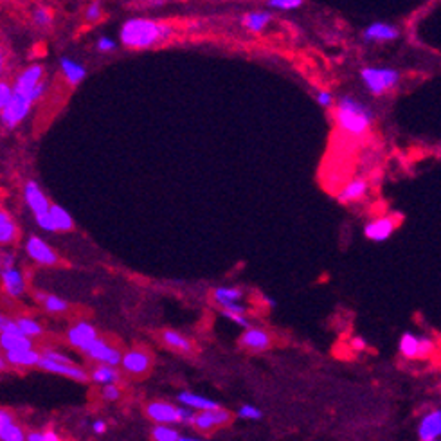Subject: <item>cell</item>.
<instances>
[{"label":"cell","instance_id":"6da1fadb","mask_svg":"<svg viewBox=\"0 0 441 441\" xmlns=\"http://www.w3.org/2000/svg\"><path fill=\"white\" fill-rule=\"evenodd\" d=\"M121 43L128 49H148L173 37L170 23L152 19H130L121 28Z\"/></svg>","mask_w":441,"mask_h":441},{"label":"cell","instance_id":"7a4b0ae2","mask_svg":"<svg viewBox=\"0 0 441 441\" xmlns=\"http://www.w3.org/2000/svg\"><path fill=\"white\" fill-rule=\"evenodd\" d=\"M333 117H335L339 128L348 135H353V137H360V135L366 134L373 119H375L369 106H366L351 96L340 97L335 112H333Z\"/></svg>","mask_w":441,"mask_h":441},{"label":"cell","instance_id":"3957f363","mask_svg":"<svg viewBox=\"0 0 441 441\" xmlns=\"http://www.w3.org/2000/svg\"><path fill=\"white\" fill-rule=\"evenodd\" d=\"M362 76L364 85L368 87L369 92L373 96H382L387 90L396 87V83L400 79V74L393 69H375V67H368L360 72Z\"/></svg>","mask_w":441,"mask_h":441},{"label":"cell","instance_id":"277c9868","mask_svg":"<svg viewBox=\"0 0 441 441\" xmlns=\"http://www.w3.org/2000/svg\"><path fill=\"white\" fill-rule=\"evenodd\" d=\"M32 105H35V101H32L31 94H29V96H23V94L13 92L11 101L8 103V106H6L4 110L0 112V123L4 124L8 130L17 128V126L28 117Z\"/></svg>","mask_w":441,"mask_h":441},{"label":"cell","instance_id":"5b68a950","mask_svg":"<svg viewBox=\"0 0 441 441\" xmlns=\"http://www.w3.org/2000/svg\"><path fill=\"white\" fill-rule=\"evenodd\" d=\"M83 353L87 355L88 359L96 360V362L99 364H105V366H112V368L119 366L121 357H123L119 349L110 346L108 342L99 339V337H97L96 340H92L87 348L83 349Z\"/></svg>","mask_w":441,"mask_h":441},{"label":"cell","instance_id":"8992f818","mask_svg":"<svg viewBox=\"0 0 441 441\" xmlns=\"http://www.w3.org/2000/svg\"><path fill=\"white\" fill-rule=\"evenodd\" d=\"M231 413L226 409H215V411H204V413L195 414V422L193 425L198 429V431L209 432L216 427H224L227 423L231 422Z\"/></svg>","mask_w":441,"mask_h":441},{"label":"cell","instance_id":"52a82bcc","mask_svg":"<svg viewBox=\"0 0 441 441\" xmlns=\"http://www.w3.org/2000/svg\"><path fill=\"white\" fill-rule=\"evenodd\" d=\"M121 366L130 375H144L152 366V357L143 349H130L121 357Z\"/></svg>","mask_w":441,"mask_h":441},{"label":"cell","instance_id":"ba28073f","mask_svg":"<svg viewBox=\"0 0 441 441\" xmlns=\"http://www.w3.org/2000/svg\"><path fill=\"white\" fill-rule=\"evenodd\" d=\"M38 368H41L43 371L49 373H56V375H61V377H69L72 380L78 382H87L88 375L85 369H81L76 364H60V362H52L49 359H43L40 355V362H38Z\"/></svg>","mask_w":441,"mask_h":441},{"label":"cell","instance_id":"9c48e42d","mask_svg":"<svg viewBox=\"0 0 441 441\" xmlns=\"http://www.w3.org/2000/svg\"><path fill=\"white\" fill-rule=\"evenodd\" d=\"M26 251H28L29 256L37 263H40V265H56V263H58V254H56L43 239L38 238V236H31V238L28 239Z\"/></svg>","mask_w":441,"mask_h":441},{"label":"cell","instance_id":"30bf717a","mask_svg":"<svg viewBox=\"0 0 441 441\" xmlns=\"http://www.w3.org/2000/svg\"><path fill=\"white\" fill-rule=\"evenodd\" d=\"M146 414L157 425H173L179 423V407L168 402H152L146 407Z\"/></svg>","mask_w":441,"mask_h":441},{"label":"cell","instance_id":"8fae6325","mask_svg":"<svg viewBox=\"0 0 441 441\" xmlns=\"http://www.w3.org/2000/svg\"><path fill=\"white\" fill-rule=\"evenodd\" d=\"M40 81H43V67L41 65H31L23 72H20V76L13 85V92L29 96L32 88L37 87Z\"/></svg>","mask_w":441,"mask_h":441},{"label":"cell","instance_id":"7c38bea8","mask_svg":"<svg viewBox=\"0 0 441 441\" xmlns=\"http://www.w3.org/2000/svg\"><path fill=\"white\" fill-rule=\"evenodd\" d=\"M396 229V220L393 216H382L377 220L369 222L368 226L364 227V235L366 238L373 239V242H384L393 235V231Z\"/></svg>","mask_w":441,"mask_h":441},{"label":"cell","instance_id":"4fadbf2b","mask_svg":"<svg viewBox=\"0 0 441 441\" xmlns=\"http://www.w3.org/2000/svg\"><path fill=\"white\" fill-rule=\"evenodd\" d=\"M23 197H26V202L31 207V211L35 213V216L49 213L51 204H49L47 197L43 195V191H41L40 186H38L35 180H29L28 184H26V188H23Z\"/></svg>","mask_w":441,"mask_h":441},{"label":"cell","instance_id":"5bb4252c","mask_svg":"<svg viewBox=\"0 0 441 441\" xmlns=\"http://www.w3.org/2000/svg\"><path fill=\"white\" fill-rule=\"evenodd\" d=\"M67 339H69L70 346L78 349H85L92 340L97 339V331L92 324L88 322H78L76 326H72L67 333Z\"/></svg>","mask_w":441,"mask_h":441},{"label":"cell","instance_id":"9a60e30c","mask_svg":"<svg viewBox=\"0 0 441 441\" xmlns=\"http://www.w3.org/2000/svg\"><path fill=\"white\" fill-rule=\"evenodd\" d=\"M0 441H26L23 429L6 409H0Z\"/></svg>","mask_w":441,"mask_h":441},{"label":"cell","instance_id":"2e32d148","mask_svg":"<svg viewBox=\"0 0 441 441\" xmlns=\"http://www.w3.org/2000/svg\"><path fill=\"white\" fill-rule=\"evenodd\" d=\"M0 280H2V286L11 297H20L26 292V281H23L22 272L17 267L13 268H2L0 272Z\"/></svg>","mask_w":441,"mask_h":441},{"label":"cell","instance_id":"e0dca14e","mask_svg":"<svg viewBox=\"0 0 441 441\" xmlns=\"http://www.w3.org/2000/svg\"><path fill=\"white\" fill-rule=\"evenodd\" d=\"M441 434V413L432 411L425 414L418 425V436L422 441H436Z\"/></svg>","mask_w":441,"mask_h":441},{"label":"cell","instance_id":"ac0fdd59","mask_svg":"<svg viewBox=\"0 0 441 441\" xmlns=\"http://www.w3.org/2000/svg\"><path fill=\"white\" fill-rule=\"evenodd\" d=\"M271 335L267 331L257 330V328H247L244 335L239 337V344L247 349H254V351H263V349L271 348Z\"/></svg>","mask_w":441,"mask_h":441},{"label":"cell","instance_id":"d6986e66","mask_svg":"<svg viewBox=\"0 0 441 441\" xmlns=\"http://www.w3.org/2000/svg\"><path fill=\"white\" fill-rule=\"evenodd\" d=\"M366 193H368V182L364 179H355L340 189L339 195H337V200L340 204L357 202V200L366 197Z\"/></svg>","mask_w":441,"mask_h":441},{"label":"cell","instance_id":"ffe728a7","mask_svg":"<svg viewBox=\"0 0 441 441\" xmlns=\"http://www.w3.org/2000/svg\"><path fill=\"white\" fill-rule=\"evenodd\" d=\"M179 402L182 405H184V407H188V409L200 411V413H204V411L220 409V405L216 404V402L209 400V398H206V396H202V395H195V393H189V391H184V393H180Z\"/></svg>","mask_w":441,"mask_h":441},{"label":"cell","instance_id":"44dd1931","mask_svg":"<svg viewBox=\"0 0 441 441\" xmlns=\"http://www.w3.org/2000/svg\"><path fill=\"white\" fill-rule=\"evenodd\" d=\"M364 38L368 41H389L398 38V29L389 26V23H371L366 31H364Z\"/></svg>","mask_w":441,"mask_h":441},{"label":"cell","instance_id":"7402d4cb","mask_svg":"<svg viewBox=\"0 0 441 441\" xmlns=\"http://www.w3.org/2000/svg\"><path fill=\"white\" fill-rule=\"evenodd\" d=\"M6 362H10L11 366H19V368H32L40 362V353L35 349L11 351V353H6Z\"/></svg>","mask_w":441,"mask_h":441},{"label":"cell","instance_id":"603a6c76","mask_svg":"<svg viewBox=\"0 0 441 441\" xmlns=\"http://www.w3.org/2000/svg\"><path fill=\"white\" fill-rule=\"evenodd\" d=\"M60 67L65 79H67L70 85H78V83H81L83 79H85V76H87V69H85L81 63H78V61L70 60V58H61Z\"/></svg>","mask_w":441,"mask_h":441},{"label":"cell","instance_id":"cb8c5ba5","mask_svg":"<svg viewBox=\"0 0 441 441\" xmlns=\"http://www.w3.org/2000/svg\"><path fill=\"white\" fill-rule=\"evenodd\" d=\"M0 348L4 349L6 353H11V351H26V349H32V340L23 335L0 333Z\"/></svg>","mask_w":441,"mask_h":441},{"label":"cell","instance_id":"d4e9b609","mask_svg":"<svg viewBox=\"0 0 441 441\" xmlns=\"http://www.w3.org/2000/svg\"><path fill=\"white\" fill-rule=\"evenodd\" d=\"M90 378H92L96 384H101V386H115V384L119 382L121 375L119 371H117L115 368H112V366H105V364H101V366H97V368L94 369Z\"/></svg>","mask_w":441,"mask_h":441},{"label":"cell","instance_id":"484cf974","mask_svg":"<svg viewBox=\"0 0 441 441\" xmlns=\"http://www.w3.org/2000/svg\"><path fill=\"white\" fill-rule=\"evenodd\" d=\"M271 20H272V14L267 13V11H253V13L245 14L242 23H244L248 31L259 32L267 28Z\"/></svg>","mask_w":441,"mask_h":441},{"label":"cell","instance_id":"4316f807","mask_svg":"<svg viewBox=\"0 0 441 441\" xmlns=\"http://www.w3.org/2000/svg\"><path fill=\"white\" fill-rule=\"evenodd\" d=\"M49 215H51L52 224H55V229L56 231H63V233H67V231H72L74 229L72 216H70L69 213L65 211L63 207L51 206V207H49Z\"/></svg>","mask_w":441,"mask_h":441},{"label":"cell","instance_id":"83f0119b","mask_svg":"<svg viewBox=\"0 0 441 441\" xmlns=\"http://www.w3.org/2000/svg\"><path fill=\"white\" fill-rule=\"evenodd\" d=\"M215 301L220 304L222 308H226L231 303H238L239 299L244 297V292L239 288H233V286H220L215 290Z\"/></svg>","mask_w":441,"mask_h":441},{"label":"cell","instance_id":"f1b7e54d","mask_svg":"<svg viewBox=\"0 0 441 441\" xmlns=\"http://www.w3.org/2000/svg\"><path fill=\"white\" fill-rule=\"evenodd\" d=\"M162 340H164L166 344L170 346V348L184 351V353H189V351L193 349V344H191V342L182 335V333H179V331L166 330L164 333H162Z\"/></svg>","mask_w":441,"mask_h":441},{"label":"cell","instance_id":"f546056e","mask_svg":"<svg viewBox=\"0 0 441 441\" xmlns=\"http://www.w3.org/2000/svg\"><path fill=\"white\" fill-rule=\"evenodd\" d=\"M37 299L40 301V303H43V308H46L47 312L60 313V312H65V310H69L67 301H63V299L58 297V295H49V294H41V292H38Z\"/></svg>","mask_w":441,"mask_h":441},{"label":"cell","instance_id":"4dcf8cb0","mask_svg":"<svg viewBox=\"0 0 441 441\" xmlns=\"http://www.w3.org/2000/svg\"><path fill=\"white\" fill-rule=\"evenodd\" d=\"M14 322H17L20 333H22L23 337H28V339H31V337H38L43 333V328L40 326V322H37L31 317H20Z\"/></svg>","mask_w":441,"mask_h":441},{"label":"cell","instance_id":"1f68e13d","mask_svg":"<svg viewBox=\"0 0 441 441\" xmlns=\"http://www.w3.org/2000/svg\"><path fill=\"white\" fill-rule=\"evenodd\" d=\"M400 351L405 359H418V337L404 333L400 339Z\"/></svg>","mask_w":441,"mask_h":441},{"label":"cell","instance_id":"d6a6232c","mask_svg":"<svg viewBox=\"0 0 441 441\" xmlns=\"http://www.w3.org/2000/svg\"><path fill=\"white\" fill-rule=\"evenodd\" d=\"M153 441H179L180 434L170 425H157L152 431Z\"/></svg>","mask_w":441,"mask_h":441},{"label":"cell","instance_id":"836d02e7","mask_svg":"<svg viewBox=\"0 0 441 441\" xmlns=\"http://www.w3.org/2000/svg\"><path fill=\"white\" fill-rule=\"evenodd\" d=\"M17 238V226L13 220H8L0 226V244H11Z\"/></svg>","mask_w":441,"mask_h":441},{"label":"cell","instance_id":"e575fe53","mask_svg":"<svg viewBox=\"0 0 441 441\" xmlns=\"http://www.w3.org/2000/svg\"><path fill=\"white\" fill-rule=\"evenodd\" d=\"M26 441H61L60 434L55 431H32L29 434H26Z\"/></svg>","mask_w":441,"mask_h":441},{"label":"cell","instance_id":"d590c367","mask_svg":"<svg viewBox=\"0 0 441 441\" xmlns=\"http://www.w3.org/2000/svg\"><path fill=\"white\" fill-rule=\"evenodd\" d=\"M434 340L431 337H418V359H427L434 353Z\"/></svg>","mask_w":441,"mask_h":441},{"label":"cell","instance_id":"8d00e7d4","mask_svg":"<svg viewBox=\"0 0 441 441\" xmlns=\"http://www.w3.org/2000/svg\"><path fill=\"white\" fill-rule=\"evenodd\" d=\"M238 416L244 420H259L263 416L262 411L254 407V405H242L238 411Z\"/></svg>","mask_w":441,"mask_h":441},{"label":"cell","instance_id":"74e56055","mask_svg":"<svg viewBox=\"0 0 441 441\" xmlns=\"http://www.w3.org/2000/svg\"><path fill=\"white\" fill-rule=\"evenodd\" d=\"M11 96H13V87L6 81H0V112L11 101Z\"/></svg>","mask_w":441,"mask_h":441},{"label":"cell","instance_id":"f35d334b","mask_svg":"<svg viewBox=\"0 0 441 441\" xmlns=\"http://www.w3.org/2000/svg\"><path fill=\"white\" fill-rule=\"evenodd\" d=\"M32 19H35V22H37L38 26H49L52 20V13L47 10V8H37L35 14H32Z\"/></svg>","mask_w":441,"mask_h":441},{"label":"cell","instance_id":"ab89813d","mask_svg":"<svg viewBox=\"0 0 441 441\" xmlns=\"http://www.w3.org/2000/svg\"><path fill=\"white\" fill-rule=\"evenodd\" d=\"M268 6L277 8V10H297L303 6V2L301 0H271Z\"/></svg>","mask_w":441,"mask_h":441},{"label":"cell","instance_id":"60d3db41","mask_svg":"<svg viewBox=\"0 0 441 441\" xmlns=\"http://www.w3.org/2000/svg\"><path fill=\"white\" fill-rule=\"evenodd\" d=\"M41 357H43V359L52 360V362H60V364H74L72 360H70L69 357H67V355L58 353V351H55V349H46V351H43V355H41Z\"/></svg>","mask_w":441,"mask_h":441},{"label":"cell","instance_id":"b9f144b4","mask_svg":"<svg viewBox=\"0 0 441 441\" xmlns=\"http://www.w3.org/2000/svg\"><path fill=\"white\" fill-rule=\"evenodd\" d=\"M101 396L106 402H117L121 398V389L117 386H103Z\"/></svg>","mask_w":441,"mask_h":441},{"label":"cell","instance_id":"7bdbcfd3","mask_svg":"<svg viewBox=\"0 0 441 441\" xmlns=\"http://www.w3.org/2000/svg\"><path fill=\"white\" fill-rule=\"evenodd\" d=\"M35 218H37L38 227H41V229L47 231V233H56L55 224H52V218L49 213H46V215H40V216H35Z\"/></svg>","mask_w":441,"mask_h":441},{"label":"cell","instance_id":"ee69618b","mask_svg":"<svg viewBox=\"0 0 441 441\" xmlns=\"http://www.w3.org/2000/svg\"><path fill=\"white\" fill-rule=\"evenodd\" d=\"M101 6L97 4V2H94V4H90L87 8V11H85V17H87L88 22H96V20L101 19Z\"/></svg>","mask_w":441,"mask_h":441},{"label":"cell","instance_id":"f6af8a7d","mask_svg":"<svg viewBox=\"0 0 441 441\" xmlns=\"http://www.w3.org/2000/svg\"><path fill=\"white\" fill-rule=\"evenodd\" d=\"M115 49H117V43H115L112 38L101 37L99 40H97V51L110 52V51H115Z\"/></svg>","mask_w":441,"mask_h":441},{"label":"cell","instance_id":"bcb514c9","mask_svg":"<svg viewBox=\"0 0 441 441\" xmlns=\"http://www.w3.org/2000/svg\"><path fill=\"white\" fill-rule=\"evenodd\" d=\"M195 422V413L188 407H179V423H184V425H193Z\"/></svg>","mask_w":441,"mask_h":441},{"label":"cell","instance_id":"7dc6e473","mask_svg":"<svg viewBox=\"0 0 441 441\" xmlns=\"http://www.w3.org/2000/svg\"><path fill=\"white\" fill-rule=\"evenodd\" d=\"M222 315H224V317H227V319H231V321L236 322V324H239V326L251 328V326H248V321L245 319V315H238V313L227 312V310H222Z\"/></svg>","mask_w":441,"mask_h":441},{"label":"cell","instance_id":"c3c4849f","mask_svg":"<svg viewBox=\"0 0 441 441\" xmlns=\"http://www.w3.org/2000/svg\"><path fill=\"white\" fill-rule=\"evenodd\" d=\"M317 103L322 106H331L333 105V96H331V92H328V90H321V92L317 94Z\"/></svg>","mask_w":441,"mask_h":441},{"label":"cell","instance_id":"681fc988","mask_svg":"<svg viewBox=\"0 0 441 441\" xmlns=\"http://www.w3.org/2000/svg\"><path fill=\"white\" fill-rule=\"evenodd\" d=\"M14 267V256L10 253L2 254V263H0V268H13Z\"/></svg>","mask_w":441,"mask_h":441},{"label":"cell","instance_id":"f907efd6","mask_svg":"<svg viewBox=\"0 0 441 441\" xmlns=\"http://www.w3.org/2000/svg\"><path fill=\"white\" fill-rule=\"evenodd\" d=\"M224 310H227V312H233V313H238V315H244L245 313V306L244 304H239V303H231L227 304Z\"/></svg>","mask_w":441,"mask_h":441},{"label":"cell","instance_id":"816d5d0a","mask_svg":"<svg viewBox=\"0 0 441 441\" xmlns=\"http://www.w3.org/2000/svg\"><path fill=\"white\" fill-rule=\"evenodd\" d=\"M366 346H368V342H366L362 337H353V339H351V348L357 349V351H362V349H366Z\"/></svg>","mask_w":441,"mask_h":441},{"label":"cell","instance_id":"f5cc1de1","mask_svg":"<svg viewBox=\"0 0 441 441\" xmlns=\"http://www.w3.org/2000/svg\"><path fill=\"white\" fill-rule=\"evenodd\" d=\"M92 431L96 432V434H103V432H106V423L103 422V420H96V422L92 423Z\"/></svg>","mask_w":441,"mask_h":441},{"label":"cell","instance_id":"db71d44e","mask_svg":"<svg viewBox=\"0 0 441 441\" xmlns=\"http://www.w3.org/2000/svg\"><path fill=\"white\" fill-rule=\"evenodd\" d=\"M4 67H6V56H4V51L0 49V76H2V72H4Z\"/></svg>","mask_w":441,"mask_h":441},{"label":"cell","instance_id":"11a10c76","mask_svg":"<svg viewBox=\"0 0 441 441\" xmlns=\"http://www.w3.org/2000/svg\"><path fill=\"white\" fill-rule=\"evenodd\" d=\"M8 220H11L10 215H8V213L2 211V209H0V226H2V224H6V222H8Z\"/></svg>","mask_w":441,"mask_h":441},{"label":"cell","instance_id":"9f6ffc18","mask_svg":"<svg viewBox=\"0 0 441 441\" xmlns=\"http://www.w3.org/2000/svg\"><path fill=\"white\" fill-rule=\"evenodd\" d=\"M6 322H8V317H4V315L0 313V331H2V328L6 326Z\"/></svg>","mask_w":441,"mask_h":441},{"label":"cell","instance_id":"6f0895ef","mask_svg":"<svg viewBox=\"0 0 441 441\" xmlns=\"http://www.w3.org/2000/svg\"><path fill=\"white\" fill-rule=\"evenodd\" d=\"M265 303H267L271 308L276 306V301H274V299H271V297H265Z\"/></svg>","mask_w":441,"mask_h":441},{"label":"cell","instance_id":"680465c9","mask_svg":"<svg viewBox=\"0 0 441 441\" xmlns=\"http://www.w3.org/2000/svg\"><path fill=\"white\" fill-rule=\"evenodd\" d=\"M179 441H202V440H197V438H186V436H180Z\"/></svg>","mask_w":441,"mask_h":441},{"label":"cell","instance_id":"91938a15","mask_svg":"<svg viewBox=\"0 0 441 441\" xmlns=\"http://www.w3.org/2000/svg\"><path fill=\"white\" fill-rule=\"evenodd\" d=\"M2 369H6V359L0 357V371H2Z\"/></svg>","mask_w":441,"mask_h":441},{"label":"cell","instance_id":"94428289","mask_svg":"<svg viewBox=\"0 0 441 441\" xmlns=\"http://www.w3.org/2000/svg\"><path fill=\"white\" fill-rule=\"evenodd\" d=\"M0 263H2V254H0Z\"/></svg>","mask_w":441,"mask_h":441},{"label":"cell","instance_id":"6125c7cd","mask_svg":"<svg viewBox=\"0 0 441 441\" xmlns=\"http://www.w3.org/2000/svg\"><path fill=\"white\" fill-rule=\"evenodd\" d=\"M436 441H440V440H436Z\"/></svg>","mask_w":441,"mask_h":441}]
</instances>
